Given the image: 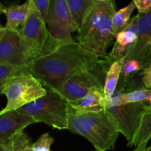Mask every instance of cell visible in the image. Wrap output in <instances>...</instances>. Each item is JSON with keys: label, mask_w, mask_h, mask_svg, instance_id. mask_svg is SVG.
Instances as JSON below:
<instances>
[{"label": "cell", "mask_w": 151, "mask_h": 151, "mask_svg": "<svg viewBox=\"0 0 151 151\" xmlns=\"http://www.w3.org/2000/svg\"><path fill=\"white\" fill-rule=\"evenodd\" d=\"M95 151H101V150H97V149H95Z\"/></svg>", "instance_id": "obj_34"}, {"label": "cell", "mask_w": 151, "mask_h": 151, "mask_svg": "<svg viewBox=\"0 0 151 151\" xmlns=\"http://www.w3.org/2000/svg\"><path fill=\"white\" fill-rule=\"evenodd\" d=\"M139 15L133 17L130 20L128 26L116 35V42L111 52L105 58L113 63L114 61H121L125 59L131 52L135 44L137 38Z\"/></svg>", "instance_id": "obj_12"}, {"label": "cell", "mask_w": 151, "mask_h": 151, "mask_svg": "<svg viewBox=\"0 0 151 151\" xmlns=\"http://www.w3.org/2000/svg\"><path fill=\"white\" fill-rule=\"evenodd\" d=\"M68 129L85 137L101 151L113 150L119 137V131L106 109L79 114L67 103Z\"/></svg>", "instance_id": "obj_3"}, {"label": "cell", "mask_w": 151, "mask_h": 151, "mask_svg": "<svg viewBox=\"0 0 151 151\" xmlns=\"http://www.w3.org/2000/svg\"><path fill=\"white\" fill-rule=\"evenodd\" d=\"M147 106L145 102L117 105L107 101L105 109L117 127L119 132L122 133L130 143L138 129Z\"/></svg>", "instance_id": "obj_8"}, {"label": "cell", "mask_w": 151, "mask_h": 151, "mask_svg": "<svg viewBox=\"0 0 151 151\" xmlns=\"http://www.w3.org/2000/svg\"><path fill=\"white\" fill-rule=\"evenodd\" d=\"M103 88H94L82 98L75 101H67L68 105L79 114L97 112L106 109V100Z\"/></svg>", "instance_id": "obj_14"}, {"label": "cell", "mask_w": 151, "mask_h": 151, "mask_svg": "<svg viewBox=\"0 0 151 151\" xmlns=\"http://www.w3.org/2000/svg\"><path fill=\"white\" fill-rule=\"evenodd\" d=\"M139 13H145L151 8V0H133Z\"/></svg>", "instance_id": "obj_25"}, {"label": "cell", "mask_w": 151, "mask_h": 151, "mask_svg": "<svg viewBox=\"0 0 151 151\" xmlns=\"http://www.w3.org/2000/svg\"><path fill=\"white\" fill-rule=\"evenodd\" d=\"M1 94L7 97V105L0 111V115L16 111L43 97L47 94V89L32 74H23L9 80Z\"/></svg>", "instance_id": "obj_6"}, {"label": "cell", "mask_w": 151, "mask_h": 151, "mask_svg": "<svg viewBox=\"0 0 151 151\" xmlns=\"http://www.w3.org/2000/svg\"><path fill=\"white\" fill-rule=\"evenodd\" d=\"M146 145H147V143H144L142 145H140L137 146V148L135 149L134 151H142L146 148Z\"/></svg>", "instance_id": "obj_28"}, {"label": "cell", "mask_w": 151, "mask_h": 151, "mask_svg": "<svg viewBox=\"0 0 151 151\" xmlns=\"http://www.w3.org/2000/svg\"><path fill=\"white\" fill-rule=\"evenodd\" d=\"M29 13V1L22 4H13L5 7L4 13L7 18L5 29L7 30L19 31L26 21Z\"/></svg>", "instance_id": "obj_15"}, {"label": "cell", "mask_w": 151, "mask_h": 151, "mask_svg": "<svg viewBox=\"0 0 151 151\" xmlns=\"http://www.w3.org/2000/svg\"><path fill=\"white\" fill-rule=\"evenodd\" d=\"M76 27L79 31L95 0H66Z\"/></svg>", "instance_id": "obj_16"}, {"label": "cell", "mask_w": 151, "mask_h": 151, "mask_svg": "<svg viewBox=\"0 0 151 151\" xmlns=\"http://www.w3.org/2000/svg\"><path fill=\"white\" fill-rule=\"evenodd\" d=\"M46 23L50 35L63 44L73 42L72 32L77 31L66 0H50Z\"/></svg>", "instance_id": "obj_9"}, {"label": "cell", "mask_w": 151, "mask_h": 151, "mask_svg": "<svg viewBox=\"0 0 151 151\" xmlns=\"http://www.w3.org/2000/svg\"><path fill=\"white\" fill-rule=\"evenodd\" d=\"M28 1L29 13L25 22L19 29V32L22 42L36 60L50 54L63 44L56 41L50 35L42 15L32 0Z\"/></svg>", "instance_id": "obj_4"}, {"label": "cell", "mask_w": 151, "mask_h": 151, "mask_svg": "<svg viewBox=\"0 0 151 151\" xmlns=\"http://www.w3.org/2000/svg\"><path fill=\"white\" fill-rule=\"evenodd\" d=\"M151 138V104H147L142 116L139 125L134 135V139L130 143H128V146H137L147 143Z\"/></svg>", "instance_id": "obj_17"}, {"label": "cell", "mask_w": 151, "mask_h": 151, "mask_svg": "<svg viewBox=\"0 0 151 151\" xmlns=\"http://www.w3.org/2000/svg\"><path fill=\"white\" fill-rule=\"evenodd\" d=\"M101 1H103V0H101Z\"/></svg>", "instance_id": "obj_35"}, {"label": "cell", "mask_w": 151, "mask_h": 151, "mask_svg": "<svg viewBox=\"0 0 151 151\" xmlns=\"http://www.w3.org/2000/svg\"><path fill=\"white\" fill-rule=\"evenodd\" d=\"M4 9H5V7H4V5L0 2V15H1V13H4Z\"/></svg>", "instance_id": "obj_29"}, {"label": "cell", "mask_w": 151, "mask_h": 151, "mask_svg": "<svg viewBox=\"0 0 151 151\" xmlns=\"http://www.w3.org/2000/svg\"><path fill=\"white\" fill-rule=\"evenodd\" d=\"M5 151H33V143L22 131L12 137L9 144L5 147Z\"/></svg>", "instance_id": "obj_21"}, {"label": "cell", "mask_w": 151, "mask_h": 151, "mask_svg": "<svg viewBox=\"0 0 151 151\" xmlns=\"http://www.w3.org/2000/svg\"><path fill=\"white\" fill-rule=\"evenodd\" d=\"M0 151H5V147H4V146H0Z\"/></svg>", "instance_id": "obj_31"}, {"label": "cell", "mask_w": 151, "mask_h": 151, "mask_svg": "<svg viewBox=\"0 0 151 151\" xmlns=\"http://www.w3.org/2000/svg\"><path fill=\"white\" fill-rule=\"evenodd\" d=\"M100 58L73 41L62 44L50 54L33 60L27 67L44 87L57 91L69 78L100 64L103 62Z\"/></svg>", "instance_id": "obj_1"}, {"label": "cell", "mask_w": 151, "mask_h": 151, "mask_svg": "<svg viewBox=\"0 0 151 151\" xmlns=\"http://www.w3.org/2000/svg\"><path fill=\"white\" fill-rule=\"evenodd\" d=\"M116 12L114 0H95L87 15L77 39L83 49L104 58L115 38L112 28V18Z\"/></svg>", "instance_id": "obj_2"}, {"label": "cell", "mask_w": 151, "mask_h": 151, "mask_svg": "<svg viewBox=\"0 0 151 151\" xmlns=\"http://www.w3.org/2000/svg\"><path fill=\"white\" fill-rule=\"evenodd\" d=\"M147 67H151V59L150 60H148V61L145 63V65L144 66V69H145V68H147Z\"/></svg>", "instance_id": "obj_30"}, {"label": "cell", "mask_w": 151, "mask_h": 151, "mask_svg": "<svg viewBox=\"0 0 151 151\" xmlns=\"http://www.w3.org/2000/svg\"><path fill=\"white\" fill-rule=\"evenodd\" d=\"M138 15L137 41L125 59L138 60L144 69L145 63L151 59V8Z\"/></svg>", "instance_id": "obj_11"}, {"label": "cell", "mask_w": 151, "mask_h": 151, "mask_svg": "<svg viewBox=\"0 0 151 151\" xmlns=\"http://www.w3.org/2000/svg\"><path fill=\"white\" fill-rule=\"evenodd\" d=\"M46 89L45 95L16 111L31 116L35 122H43L58 130H67V100L56 91Z\"/></svg>", "instance_id": "obj_5"}, {"label": "cell", "mask_w": 151, "mask_h": 151, "mask_svg": "<svg viewBox=\"0 0 151 151\" xmlns=\"http://www.w3.org/2000/svg\"><path fill=\"white\" fill-rule=\"evenodd\" d=\"M54 142V139L49 134H44L33 143V151H50V146Z\"/></svg>", "instance_id": "obj_23"}, {"label": "cell", "mask_w": 151, "mask_h": 151, "mask_svg": "<svg viewBox=\"0 0 151 151\" xmlns=\"http://www.w3.org/2000/svg\"><path fill=\"white\" fill-rule=\"evenodd\" d=\"M121 76V64L119 61H114L106 72L104 83V96L109 101L117 87Z\"/></svg>", "instance_id": "obj_18"}, {"label": "cell", "mask_w": 151, "mask_h": 151, "mask_svg": "<svg viewBox=\"0 0 151 151\" xmlns=\"http://www.w3.org/2000/svg\"><path fill=\"white\" fill-rule=\"evenodd\" d=\"M135 8L137 7L132 1L126 7L115 12L112 18V28L114 36L128 26L131 20V14Z\"/></svg>", "instance_id": "obj_19"}, {"label": "cell", "mask_w": 151, "mask_h": 151, "mask_svg": "<svg viewBox=\"0 0 151 151\" xmlns=\"http://www.w3.org/2000/svg\"><path fill=\"white\" fill-rule=\"evenodd\" d=\"M119 63L121 64V76L125 78H134L137 72L143 70L142 64L138 60L123 59Z\"/></svg>", "instance_id": "obj_22"}, {"label": "cell", "mask_w": 151, "mask_h": 151, "mask_svg": "<svg viewBox=\"0 0 151 151\" xmlns=\"http://www.w3.org/2000/svg\"><path fill=\"white\" fill-rule=\"evenodd\" d=\"M6 32H7V29H5L4 27H2L0 24V41L1 40V38L4 37V35H5Z\"/></svg>", "instance_id": "obj_27"}, {"label": "cell", "mask_w": 151, "mask_h": 151, "mask_svg": "<svg viewBox=\"0 0 151 151\" xmlns=\"http://www.w3.org/2000/svg\"><path fill=\"white\" fill-rule=\"evenodd\" d=\"M0 94H1V92H0Z\"/></svg>", "instance_id": "obj_36"}, {"label": "cell", "mask_w": 151, "mask_h": 151, "mask_svg": "<svg viewBox=\"0 0 151 151\" xmlns=\"http://www.w3.org/2000/svg\"><path fill=\"white\" fill-rule=\"evenodd\" d=\"M142 81L147 88H151V67L143 69Z\"/></svg>", "instance_id": "obj_26"}, {"label": "cell", "mask_w": 151, "mask_h": 151, "mask_svg": "<svg viewBox=\"0 0 151 151\" xmlns=\"http://www.w3.org/2000/svg\"><path fill=\"white\" fill-rule=\"evenodd\" d=\"M111 66L106 58L93 69L75 75L66 81L56 92L67 101L82 98L94 88L104 89L106 72Z\"/></svg>", "instance_id": "obj_7"}, {"label": "cell", "mask_w": 151, "mask_h": 151, "mask_svg": "<svg viewBox=\"0 0 151 151\" xmlns=\"http://www.w3.org/2000/svg\"></svg>", "instance_id": "obj_37"}, {"label": "cell", "mask_w": 151, "mask_h": 151, "mask_svg": "<svg viewBox=\"0 0 151 151\" xmlns=\"http://www.w3.org/2000/svg\"><path fill=\"white\" fill-rule=\"evenodd\" d=\"M32 1L36 8L38 10V11L42 15L43 18L46 22V17H47V10H48L50 0H32Z\"/></svg>", "instance_id": "obj_24"}, {"label": "cell", "mask_w": 151, "mask_h": 151, "mask_svg": "<svg viewBox=\"0 0 151 151\" xmlns=\"http://www.w3.org/2000/svg\"><path fill=\"white\" fill-rule=\"evenodd\" d=\"M35 123L31 116L11 111L0 115V146L6 147L12 137L26 127Z\"/></svg>", "instance_id": "obj_13"}, {"label": "cell", "mask_w": 151, "mask_h": 151, "mask_svg": "<svg viewBox=\"0 0 151 151\" xmlns=\"http://www.w3.org/2000/svg\"><path fill=\"white\" fill-rule=\"evenodd\" d=\"M142 151H151V145L149 147H147V148H145L144 150H142Z\"/></svg>", "instance_id": "obj_32"}, {"label": "cell", "mask_w": 151, "mask_h": 151, "mask_svg": "<svg viewBox=\"0 0 151 151\" xmlns=\"http://www.w3.org/2000/svg\"><path fill=\"white\" fill-rule=\"evenodd\" d=\"M35 58L22 42L19 31L7 30L0 41V63L27 66Z\"/></svg>", "instance_id": "obj_10"}, {"label": "cell", "mask_w": 151, "mask_h": 151, "mask_svg": "<svg viewBox=\"0 0 151 151\" xmlns=\"http://www.w3.org/2000/svg\"><path fill=\"white\" fill-rule=\"evenodd\" d=\"M23 74H30L27 66L0 63V92L9 80Z\"/></svg>", "instance_id": "obj_20"}, {"label": "cell", "mask_w": 151, "mask_h": 151, "mask_svg": "<svg viewBox=\"0 0 151 151\" xmlns=\"http://www.w3.org/2000/svg\"><path fill=\"white\" fill-rule=\"evenodd\" d=\"M148 101H149V102H150V104H151V96H150V98H149Z\"/></svg>", "instance_id": "obj_33"}]
</instances>
